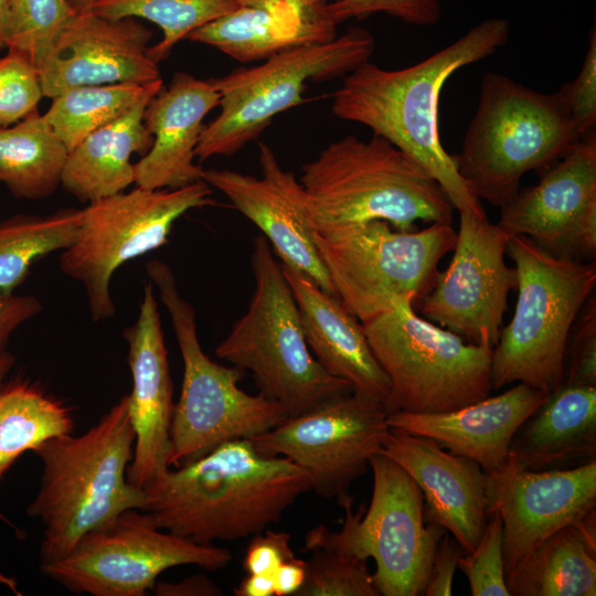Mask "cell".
<instances>
[{
  "label": "cell",
  "mask_w": 596,
  "mask_h": 596,
  "mask_svg": "<svg viewBox=\"0 0 596 596\" xmlns=\"http://www.w3.org/2000/svg\"><path fill=\"white\" fill-rule=\"evenodd\" d=\"M509 34L507 19L490 18L414 65L385 70L368 61L344 76L333 94L332 113L369 127L403 151L441 187L458 212L483 213L440 141L438 104L456 71L492 55Z\"/></svg>",
  "instance_id": "cell-1"
},
{
  "label": "cell",
  "mask_w": 596,
  "mask_h": 596,
  "mask_svg": "<svg viewBox=\"0 0 596 596\" xmlns=\"http://www.w3.org/2000/svg\"><path fill=\"white\" fill-rule=\"evenodd\" d=\"M140 510L155 524L200 544L264 531L304 492L308 473L291 460L260 454L251 439L225 441L142 487Z\"/></svg>",
  "instance_id": "cell-2"
},
{
  "label": "cell",
  "mask_w": 596,
  "mask_h": 596,
  "mask_svg": "<svg viewBox=\"0 0 596 596\" xmlns=\"http://www.w3.org/2000/svg\"><path fill=\"white\" fill-rule=\"evenodd\" d=\"M134 445L125 395L85 433L54 436L33 450L42 473L26 513L43 526L40 563L66 555L123 512L141 509L142 490L127 478Z\"/></svg>",
  "instance_id": "cell-3"
},
{
  "label": "cell",
  "mask_w": 596,
  "mask_h": 596,
  "mask_svg": "<svg viewBox=\"0 0 596 596\" xmlns=\"http://www.w3.org/2000/svg\"><path fill=\"white\" fill-rule=\"evenodd\" d=\"M581 138L560 92H538L487 72L461 150L451 157L471 193L501 207L524 174L544 172Z\"/></svg>",
  "instance_id": "cell-4"
},
{
  "label": "cell",
  "mask_w": 596,
  "mask_h": 596,
  "mask_svg": "<svg viewBox=\"0 0 596 596\" xmlns=\"http://www.w3.org/2000/svg\"><path fill=\"white\" fill-rule=\"evenodd\" d=\"M300 183L313 225L384 221L398 231L453 222L441 187L389 140L353 135L302 166Z\"/></svg>",
  "instance_id": "cell-5"
},
{
  "label": "cell",
  "mask_w": 596,
  "mask_h": 596,
  "mask_svg": "<svg viewBox=\"0 0 596 596\" xmlns=\"http://www.w3.org/2000/svg\"><path fill=\"white\" fill-rule=\"evenodd\" d=\"M505 254L518 274V298L509 324L492 350V390L524 383L551 394L564 382L573 324L596 285L595 260L556 256L522 235Z\"/></svg>",
  "instance_id": "cell-6"
},
{
  "label": "cell",
  "mask_w": 596,
  "mask_h": 596,
  "mask_svg": "<svg viewBox=\"0 0 596 596\" xmlns=\"http://www.w3.org/2000/svg\"><path fill=\"white\" fill-rule=\"evenodd\" d=\"M251 265L255 289L246 312L216 347L219 359L252 372L263 395L297 416L352 392L312 355L295 296L264 235L254 238Z\"/></svg>",
  "instance_id": "cell-7"
},
{
  "label": "cell",
  "mask_w": 596,
  "mask_h": 596,
  "mask_svg": "<svg viewBox=\"0 0 596 596\" xmlns=\"http://www.w3.org/2000/svg\"><path fill=\"white\" fill-rule=\"evenodd\" d=\"M146 273L169 312L183 361L170 429L169 467L194 460L225 441L255 437L284 421L288 414L281 404L238 386L243 369L225 366L204 353L194 309L179 292L171 268L152 259L146 264Z\"/></svg>",
  "instance_id": "cell-8"
},
{
  "label": "cell",
  "mask_w": 596,
  "mask_h": 596,
  "mask_svg": "<svg viewBox=\"0 0 596 596\" xmlns=\"http://www.w3.org/2000/svg\"><path fill=\"white\" fill-rule=\"evenodd\" d=\"M313 242L337 297L360 321L404 297L422 300L434 287L439 260L455 247L448 223L398 231L384 221L313 225Z\"/></svg>",
  "instance_id": "cell-9"
},
{
  "label": "cell",
  "mask_w": 596,
  "mask_h": 596,
  "mask_svg": "<svg viewBox=\"0 0 596 596\" xmlns=\"http://www.w3.org/2000/svg\"><path fill=\"white\" fill-rule=\"evenodd\" d=\"M404 297L392 309L361 323L370 348L387 375V414H435L459 409L488 397L492 347L466 343L414 311Z\"/></svg>",
  "instance_id": "cell-10"
},
{
  "label": "cell",
  "mask_w": 596,
  "mask_h": 596,
  "mask_svg": "<svg viewBox=\"0 0 596 596\" xmlns=\"http://www.w3.org/2000/svg\"><path fill=\"white\" fill-rule=\"evenodd\" d=\"M373 492L369 509L353 512V498L338 499L345 517L331 532L320 524L305 538L302 551L338 550L375 562L373 584L382 596L424 595L437 545L446 533L425 515L419 487L395 461L383 454L370 459Z\"/></svg>",
  "instance_id": "cell-11"
},
{
  "label": "cell",
  "mask_w": 596,
  "mask_h": 596,
  "mask_svg": "<svg viewBox=\"0 0 596 596\" xmlns=\"http://www.w3.org/2000/svg\"><path fill=\"white\" fill-rule=\"evenodd\" d=\"M374 47L373 35L356 26L339 38L291 47L262 65L211 79L221 95V111L205 125L195 157L204 161L233 155L276 115L302 104L308 82L345 76L368 62Z\"/></svg>",
  "instance_id": "cell-12"
},
{
  "label": "cell",
  "mask_w": 596,
  "mask_h": 596,
  "mask_svg": "<svg viewBox=\"0 0 596 596\" xmlns=\"http://www.w3.org/2000/svg\"><path fill=\"white\" fill-rule=\"evenodd\" d=\"M211 187L200 180L178 189L136 187L82 209L74 242L60 256V268L86 291L91 318L115 315L110 280L126 262L167 243L174 222L195 207L215 204Z\"/></svg>",
  "instance_id": "cell-13"
},
{
  "label": "cell",
  "mask_w": 596,
  "mask_h": 596,
  "mask_svg": "<svg viewBox=\"0 0 596 596\" xmlns=\"http://www.w3.org/2000/svg\"><path fill=\"white\" fill-rule=\"evenodd\" d=\"M231 561L230 550L181 538L158 528L146 511L129 509L84 535L66 555L40 563V570L74 594L145 596L168 568L217 571Z\"/></svg>",
  "instance_id": "cell-14"
},
{
  "label": "cell",
  "mask_w": 596,
  "mask_h": 596,
  "mask_svg": "<svg viewBox=\"0 0 596 596\" xmlns=\"http://www.w3.org/2000/svg\"><path fill=\"white\" fill-rule=\"evenodd\" d=\"M390 430L381 403L350 392L249 439L260 454L285 457L304 469L317 494L338 500L366 472Z\"/></svg>",
  "instance_id": "cell-15"
},
{
  "label": "cell",
  "mask_w": 596,
  "mask_h": 596,
  "mask_svg": "<svg viewBox=\"0 0 596 596\" xmlns=\"http://www.w3.org/2000/svg\"><path fill=\"white\" fill-rule=\"evenodd\" d=\"M454 255L422 298V315L471 343L494 347L518 286L515 267L504 260L511 235L486 212H459Z\"/></svg>",
  "instance_id": "cell-16"
},
{
  "label": "cell",
  "mask_w": 596,
  "mask_h": 596,
  "mask_svg": "<svg viewBox=\"0 0 596 596\" xmlns=\"http://www.w3.org/2000/svg\"><path fill=\"white\" fill-rule=\"evenodd\" d=\"M562 257L596 256V135L582 137L524 189L500 207L497 223Z\"/></svg>",
  "instance_id": "cell-17"
},
{
  "label": "cell",
  "mask_w": 596,
  "mask_h": 596,
  "mask_svg": "<svg viewBox=\"0 0 596 596\" xmlns=\"http://www.w3.org/2000/svg\"><path fill=\"white\" fill-rule=\"evenodd\" d=\"M489 513L502 520L505 581L558 529L596 511V459L573 468L525 470L510 461L488 475Z\"/></svg>",
  "instance_id": "cell-18"
},
{
  "label": "cell",
  "mask_w": 596,
  "mask_h": 596,
  "mask_svg": "<svg viewBox=\"0 0 596 596\" xmlns=\"http://www.w3.org/2000/svg\"><path fill=\"white\" fill-rule=\"evenodd\" d=\"M151 38L139 19L76 12L36 65L43 96L53 98L78 86L160 79L158 63L149 54Z\"/></svg>",
  "instance_id": "cell-19"
},
{
  "label": "cell",
  "mask_w": 596,
  "mask_h": 596,
  "mask_svg": "<svg viewBox=\"0 0 596 596\" xmlns=\"http://www.w3.org/2000/svg\"><path fill=\"white\" fill-rule=\"evenodd\" d=\"M258 151L260 178L207 169L202 180L227 196L263 232L280 263L300 270L324 291L337 296L313 242L301 183L280 166L268 145L259 142Z\"/></svg>",
  "instance_id": "cell-20"
},
{
  "label": "cell",
  "mask_w": 596,
  "mask_h": 596,
  "mask_svg": "<svg viewBox=\"0 0 596 596\" xmlns=\"http://www.w3.org/2000/svg\"><path fill=\"white\" fill-rule=\"evenodd\" d=\"M123 334L128 345L127 362L132 377L128 407L135 432L134 456L127 478L132 486L142 489L169 467L174 409L168 350L150 280L145 284L137 320Z\"/></svg>",
  "instance_id": "cell-21"
},
{
  "label": "cell",
  "mask_w": 596,
  "mask_h": 596,
  "mask_svg": "<svg viewBox=\"0 0 596 596\" xmlns=\"http://www.w3.org/2000/svg\"><path fill=\"white\" fill-rule=\"evenodd\" d=\"M381 454L401 466L419 487L426 519L449 532L464 552L470 553L489 515L488 473L473 460L444 450L429 437L393 428Z\"/></svg>",
  "instance_id": "cell-22"
},
{
  "label": "cell",
  "mask_w": 596,
  "mask_h": 596,
  "mask_svg": "<svg viewBox=\"0 0 596 596\" xmlns=\"http://www.w3.org/2000/svg\"><path fill=\"white\" fill-rule=\"evenodd\" d=\"M549 394L524 383L496 396L446 413L387 414L391 428L436 440L449 451L477 462L490 475L509 461L510 444L518 428Z\"/></svg>",
  "instance_id": "cell-23"
},
{
  "label": "cell",
  "mask_w": 596,
  "mask_h": 596,
  "mask_svg": "<svg viewBox=\"0 0 596 596\" xmlns=\"http://www.w3.org/2000/svg\"><path fill=\"white\" fill-rule=\"evenodd\" d=\"M221 95L210 81L175 73L167 87L151 97L143 123L153 137L149 151L134 164L135 183L145 189H178L202 180L194 162L205 127L204 117L220 105Z\"/></svg>",
  "instance_id": "cell-24"
},
{
  "label": "cell",
  "mask_w": 596,
  "mask_h": 596,
  "mask_svg": "<svg viewBox=\"0 0 596 596\" xmlns=\"http://www.w3.org/2000/svg\"><path fill=\"white\" fill-rule=\"evenodd\" d=\"M280 267L295 296L306 342L318 363L328 374L347 381L353 393L385 407L391 383L359 320L337 296L306 274L283 263Z\"/></svg>",
  "instance_id": "cell-25"
},
{
  "label": "cell",
  "mask_w": 596,
  "mask_h": 596,
  "mask_svg": "<svg viewBox=\"0 0 596 596\" xmlns=\"http://www.w3.org/2000/svg\"><path fill=\"white\" fill-rule=\"evenodd\" d=\"M596 458V386L563 384L518 428L510 461L525 470L563 469Z\"/></svg>",
  "instance_id": "cell-26"
},
{
  "label": "cell",
  "mask_w": 596,
  "mask_h": 596,
  "mask_svg": "<svg viewBox=\"0 0 596 596\" xmlns=\"http://www.w3.org/2000/svg\"><path fill=\"white\" fill-rule=\"evenodd\" d=\"M324 7L306 9L287 1L240 6L187 39L241 62L266 60L291 47L334 39L337 26L327 19Z\"/></svg>",
  "instance_id": "cell-27"
},
{
  "label": "cell",
  "mask_w": 596,
  "mask_h": 596,
  "mask_svg": "<svg viewBox=\"0 0 596 596\" xmlns=\"http://www.w3.org/2000/svg\"><path fill=\"white\" fill-rule=\"evenodd\" d=\"M158 92L147 94L68 151L61 182L68 193L89 203L124 192L135 183L131 157L145 156L152 146L153 137L143 123V111Z\"/></svg>",
  "instance_id": "cell-28"
},
{
  "label": "cell",
  "mask_w": 596,
  "mask_h": 596,
  "mask_svg": "<svg viewBox=\"0 0 596 596\" xmlns=\"http://www.w3.org/2000/svg\"><path fill=\"white\" fill-rule=\"evenodd\" d=\"M507 586L510 596H595L596 511L546 538Z\"/></svg>",
  "instance_id": "cell-29"
},
{
  "label": "cell",
  "mask_w": 596,
  "mask_h": 596,
  "mask_svg": "<svg viewBox=\"0 0 596 596\" xmlns=\"http://www.w3.org/2000/svg\"><path fill=\"white\" fill-rule=\"evenodd\" d=\"M68 150L38 110L0 127V183L19 199L41 200L61 185Z\"/></svg>",
  "instance_id": "cell-30"
},
{
  "label": "cell",
  "mask_w": 596,
  "mask_h": 596,
  "mask_svg": "<svg viewBox=\"0 0 596 596\" xmlns=\"http://www.w3.org/2000/svg\"><path fill=\"white\" fill-rule=\"evenodd\" d=\"M70 409L40 389L15 383L0 389V478L25 451L72 433Z\"/></svg>",
  "instance_id": "cell-31"
},
{
  "label": "cell",
  "mask_w": 596,
  "mask_h": 596,
  "mask_svg": "<svg viewBox=\"0 0 596 596\" xmlns=\"http://www.w3.org/2000/svg\"><path fill=\"white\" fill-rule=\"evenodd\" d=\"M82 210L46 216L15 215L0 223V294L11 295L42 257L64 251L75 240Z\"/></svg>",
  "instance_id": "cell-32"
},
{
  "label": "cell",
  "mask_w": 596,
  "mask_h": 596,
  "mask_svg": "<svg viewBox=\"0 0 596 596\" xmlns=\"http://www.w3.org/2000/svg\"><path fill=\"white\" fill-rule=\"evenodd\" d=\"M162 78L146 84L78 86L54 96L42 114L68 151L95 130L114 121L147 94L158 92Z\"/></svg>",
  "instance_id": "cell-33"
},
{
  "label": "cell",
  "mask_w": 596,
  "mask_h": 596,
  "mask_svg": "<svg viewBox=\"0 0 596 596\" xmlns=\"http://www.w3.org/2000/svg\"><path fill=\"white\" fill-rule=\"evenodd\" d=\"M236 8L233 0H96L89 11L111 19L136 18L157 24L162 39L149 47V54L159 63L192 31Z\"/></svg>",
  "instance_id": "cell-34"
},
{
  "label": "cell",
  "mask_w": 596,
  "mask_h": 596,
  "mask_svg": "<svg viewBox=\"0 0 596 596\" xmlns=\"http://www.w3.org/2000/svg\"><path fill=\"white\" fill-rule=\"evenodd\" d=\"M77 11L68 0H9L6 50L17 52L35 67L62 28Z\"/></svg>",
  "instance_id": "cell-35"
},
{
  "label": "cell",
  "mask_w": 596,
  "mask_h": 596,
  "mask_svg": "<svg viewBox=\"0 0 596 596\" xmlns=\"http://www.w3.org/2000/svg\"><path fill=\"white\" fill-rule=\"evenodd\" d=\"M311 552L297 596H379L368 560L332 549Z\"/></svg>",
  "instance_id": "cell-36"
},
{
  "label": "cell",
  "mask_w": 596,
  "mask_h": 596,
  "mask_svg": "<svg viewBox=\"0 0 596 596\" xmlns=\"http://www.w3.org/2000/svg\"><path fill=\"white\" fill-rule=\"evenodd\" d=\"M502 520L498 511L489 513L476 547L464 553L458 568L466 575L472 596H510L503 563Z\"/></svg>",
  "instance_id": "cell-37"
},
{
  "label": "cell",
  "mask_w": 596,
  "mask_h": 596,
  "mask_svg": "<svg viewBox=\"0 0 596 596\" xmlns=\"http://www.w3.org/2000/svg\"><path fill=\"white\" fill-rule=\"evenodd\" d=\"M42 97L39 74L31 62L9 50L0 55V127L36 111Z\"/></svg>",
  "instance_id": "cell-38"
},
{
  "label": "cell",
  "mask_w": 596,
  "mask_h": 596,
  "mask_svg": "<svg viewBox=\"0 0 596 596\" xmlns=\"http://www.w3.org/2000/svg\"><path fill=\"white\" fill-rule=\"evenodd\" d=\"M441 11L439 0H334L324 7L327 19L336 26L375 13H386L413 25L430 26L439 22Z\"/></svg>",
  "instance_id": "cell-39"
},
{
  "label": "cell",
  "mask_w": 596,
  "mask_h": 596,
  "mask_svg": "<svg viewBox=\"0 0 596 596\" xmlns=\"http://www.w3.org/2000/svg\"><path fill=\"white\" fill-rule=\"evenodd\" d=\"M563 384L596 386V299L594 292L582 307L570 332L565 350Z\"/></svg>",
  "instance_id": "cell-40"
},
{
  "label": "cell",
  "mask_w": 596,
  "mask_h": 596,
  "mask_svg": "<svg viewBox=\"0 0 596 596\" xmlns=\"http://www.w3.org/2000/svg\"><path fill=\"white\" fill-rule=\"evenodd\" d=\"M574 127L581 137L595 131L596 125V31L589 32L588 47L582 67L572 82L558 91Z\"/></svg>",
  "instance_id": "cell-41"
},
{
  "label": "cell",
  "mask_w": 596,
  "mask_h": 596,
  "mask_svg": "<svg viewBox=\"0 0 596 596\" xmlns=\"http://www.w3.org/2000/svg\"><path fill=\"white\" fill-rule=\"evenodd\" d=\"M290 541L291 535L285 531L254 534L243 558L244 571L273 575L283 562L295 556Z\"/></svg>",
  "instance_id": "cell-42"
},
{
  "label": "cell",
  "mask_w": 596,
  "mask_h": 596,
  "mask_svg": "<svg viewBox=\"0 0 596 596\" xmlns=\"http://www.w3.org/2000/svg\"><path fill=\"white\" fill-rule=\"evenodd\" d=\"M464 550L457 540L447 533L440 539L433 558L425 596H451L453 579Z\"/></svg>",
  "instance_id": "cell-43"
},
{
  "label": "cell",
  "mask_w": 596,
  "mask_h": 596,
  "mask_svg": "<svg viewBox=\"0 0 596 596\" xmlns=\"http://www.w3.org/2000/svg\"><path fill=\"white\" fill-rule=\"evenodd\" d=\"M41 310L42 304L35 296L0 294V350H6L12 333Z\"/></svg>",
  "instance_id": "cell-44"
},
{
  "label": "cell",
  "mask_w": 596,
  "mask_h": 596,
  "mask_svg": "<svg viewBox=\"0 0 596 596\" xmlns=\"http://www.w3.org/2000/svg\"><path fill=\"white\" fill-rule=\"evenodd\" d=\"M157 596H219L222 589L205 574H195L179 582H157L152 588Z\"/></svg>",
  "instance_id": "cell-45"
},
{
  "label": "cell",
  "mask_w": 596,
  "mask_h": 596,
  "mask_svg": "<svg viewBox=\"0 0 596 596\" xmlns=\"http://www.w3.org/2000/svg\"><path fill=\"white\" fill-rule=\"evenodd\" d=\"M307 574L306 561L296 556L283 562L274 572L275 596H297Z\"/></svg>",
  "instance_id": "cell-46"
},
{
  "label": "cell",
  "mask_w": 596,
  "mask_h": 596,
  "mask_svg": "<svg viewBox=\"0 0 596 596\" xmlns=\"http://www.w3.org/2000/svg\"><path fill=\"white\" fill-rule=\"evenodd\" d=\"M236 596H275V583L269 574H247L234 588Z\"/></svg>",
  "instance_id": "cell-47"
},
{
  "label": "cell",
  "mask_w": 596,
  "mask_h": 596,
  "mask_svg": "<svg viewBox=\"0 0 596 596\" xmlns=\"http://www.w3.org/2000/svg\"><path fill=\"white\" fill-rule=\"evenodd\" d=\"M234 3L240 6H254L272 1H287L306 9H320L327 4V0H233Z\"/></svg>",
  "instance_id": "cell-48"
},
{
  "label": "cell",
  "mask_w": 596,
  "mask_h": 596,
  "mask_svg": "<svg viewBox=\"0 0 596 596\" xmlns=\"http://www.w3.org/2000/svg\"><path fill=\"white\" fill-rule=\"evenodd\" d=\"M14 364V356L7 350H0V389L3 380Z\"/></svg>",
  "instance_id": "cell-49"
},
{
  "label": "cell",
  "mask_w": 596,
  "mask_h": 596,
  "mask_svg": "<svg viewBox=\"0 0 596 596\" xmlns=\"http://www.w3.org/2000/svg\"><path fill=\"white\" fill-rule=\"evenodd\" d=\"M9 0H0V54L6 50L4 28Z\"/></svg>",
  "instance_id": "cell-50"
},
{
  "label": "cell",
  "mask_w": 596,
  "mask_h": 596,
  "mask_svg": "<svg viewBox=\"0 0 596 596\" xmlns=\"http://www.w3.org/2000/svg\"><path fill=\"white\" fill-rule=\"evenodd\" d=\"M72 7L77 11H87L96 0H68Z\"/></svg>",
  "instance_id": "cell-51"
}]
</instances>
